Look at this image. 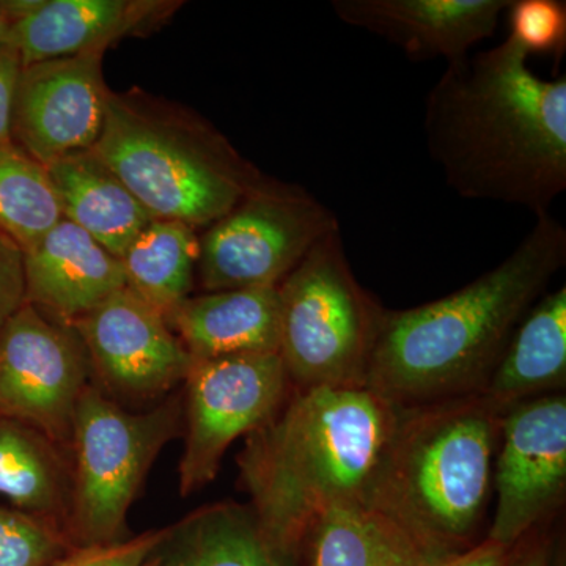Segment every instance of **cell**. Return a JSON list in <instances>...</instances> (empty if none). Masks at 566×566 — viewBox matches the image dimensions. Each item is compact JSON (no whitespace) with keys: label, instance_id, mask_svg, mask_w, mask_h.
I'll return each mask as SVG.
<instances>
[{"label":"cell","instance_id":"obj_32","mask_svg":"<svg viewBox=\"0 0 566 566\" xmlns=\"http://www.w3.org/2000/svg\"><path fill=\"white\" fill-rule=\"evenodd\" d=\"M7 28H9V24H7L6 18H3L2 10H0V41L3 40V35H6Z\"/></svg>","mask_w":566,"mask_h":566},{"label":"cell","instance_id":"obj_30","mask_svg":"<svg viewBox=\"0 0 566 566\" xmlns=\"http://www.w3.org/2000/svg\"><path fill=\"white\" fill-rule=\"evenodd\" d=\"M509 547L485 539L482 545L446 558L433 566H509Z\"/></svg>","mask_w":566,"mask_h":566},{"label":"cell","instance_id":"obj_6","mask_svg":"<svg viewBox=\"0 0 566 566\" xmlns=\"http://www.w3.org/2000/svg\"><path fill=\"white\" fill-rule=\"evenodd\" d=\"M279 292V356L297 390L365 387L381 323L354 277L340 232L329 234L286 275Z\"/></svg>","mask_w":566,"mask_h":566},{"label":"cell","instance_id":"obj_2","mask_svg":"<svg viewBox=\"0 0 566 566\" xmlns=\"http://www.w3.org/2000/svg\"><path fill=\"white\" fill-rule=\"evenodd\" d=\"M566 262V229L551 212L504 262L464 289L386 312L368 360L365 387L412 409L482 392L532 305Z\"/></svg>","mask_w":566,"mask_h":566},{"label":"cell","instance_id":"obj_21","mask_svg":"<svg viewBox=\"0 0 566 566\" xmlns=\"http://www.w3.org/2000/svg\"><path fill=\"white\" fill-rule=\"evenodd\" d=\"M0 494L20 512L66 532L71 469L55 442L32 424L0 416Z\"/></svg>","mask_w":566,"mask_h":566},{"label":"cell","instance_id":"obj_7","mask_svg":"<svg viewBox=\"0 0 566 566\" xmlns=\"http://www.w3.org/2000/svg\"><path fill=\"white\" fill-rule=\"evenodd\" d=\"M181 416L178 400L133 415L99 387L87 386L74 412L70 444L74 469L65 528L74 549L125 539L129 506L153 461L177 434Z\"/></svg>","mask_w":566,"mask_h":566},{"label":"cell","instance_id":"obj_29","mask_svg":"<svg viewBox=\"0 0 566 566\" xmlns=\"http://www.w3.org/2000/svg\"><path fill=\"white\" fill-rule=\"evenodd\" d=\"M21 71L20 54L10 44L0 41V144H13L11 117Z\"/></svg>","mask_w":566,"mask_h":566},{"label":"cell","instance_id":"obj_31","mask_svg":"<svg viewBox=\"0 0 566 566\" xmlns=\"http://www.w3.org/2000/svg\"><path fill=\"white\" fill-rule=\"evenodd\" d=\"M509 566H547V547H534L515 562H510Z\"/></svg>","mask_w":566,"mask_h":566},{"label":"cell","instance_id":"obj_26","mask_svg":"<svg viewBox=\"0 0 566 566\" xmlns=\"http://www.w3.org/2000/svg\"><path fill=\"white\" fill-rule=\"evenodd\" d=\"M509 36L528 57L549 55L562 61L566 51V3L564 0H512L506 10Z\"/></svg>","mask_w":566,"mask_h":566},{"label":"cell","instance_id":"obj_8","mask_svg":"<svg viewBox=\"0 0 566 566\" xmlns=\"http://www.w3.org/2000/svg\"><path fill=\"white\" fill-rule=\"evenodd\" d=\"M340 232L337 216L300 188L264 180L199 241L207 292L279 286L324 238Z\"/></svg>","mask_w":566,"mask_h":566},{"label":"cell","instance_id":"obj_3","mask_svg":"<svg viewBox=\"0 0 566 566\" xmlns=\"http://www.w3.org/2000/svg\"><path fill=\"white\" fill-rule=\"evenodd\" d=\"M401 408L367 387L297 390L238 455L264 534L293 554L337 504H368Z\"/></svg>","mask_w":566,"mask_h":566},{"label":"cell","instance_id":"obj_25","mask_svg":"<svg viewBox=\"0 0 566 566\" xmlns=\"http://www.w3.org/2000/svg\"><path fill=\"white\" fill-rule=\"evenodd\" d=\"M74 546L57 524L0 506V566H54Z\"/></svg>","mask_w":566,"mask_h":566},{"label":"cell","instance_id":"obj_11","mask_svg":"<svg viewBox=\"0 0 566 566\" xmlns=\"http://www.w3.org/2000/svg\"><path fill=\"white\" fill-rule=\"evenodd\" d=\"M495 461L497 501L488 538L512 547L560 501L566 485L564 395L526 400L501 419Z\"/></svg>","mask_w":566,"mask_h":566},{"label":"cell","instance_id":"obj_4","mask_svg":"<svg viewBox=\"0 0 566 566\" xmlns=\"http://www.w3.org/2000/svg\"><path fill=\"white\" fill-rule=\"evenodd\" d=\"M501 419L479 394L401 409L368 505L436 564L460 554L482 521Z\"/></svg>","mask_w":566,"mask_h":566},{"label":"cell","instance_id":"obj_13","mask_svg":"<svg viewBox=\"0 0 566 566\" xmlns=\"http://www.w3.org/2000/svg\"><path fill=\"white\" fill-rule=\"evenodd\" d=\"M71 326L84 342L92 370L111 392L155 397L185 381L192 357L161 312L129 286Z\"/></svg>","mask_w":566,"mask_h":566},{"label":"cell","instance_id":"obj_20","mask_svg":"<svg viewBox=\"0 0 566 566\" xmlns=\"http://www.w3.org/2000/svg\"><path fill=\"white\" fill-rule=\"evenodd\" d=\"M155 566H293V554L264 534L252 506L226 502L164 528Z\"/></svg>","mask_w":566,"mask_h":566},{"label":"cell","instance_id":"obj_15","mask_svg":"<svg viewBox=\"0 0 566 566\" xmlns=\"http://www.w3.org/2000/svg\"><path fill=\"white\" fill-rule=\"evenodd\" d=\"M24 282L25 303L69 324L126 286L120 259L69 219L24 251Z\"/></svg>","mask_w":566,"mask_h":566},{"label":"cell","instance_id":"obj_23","mask_svg":"<svg viewBox=\"0 0 566 566\" xmlns=\"http://www.w3.org/2000/svg\"><path fill=\"white\" fill-rule=\"evenodd\" d=\"M197 260L196 229L169 219L148 223L120 256L126 286L167 322L191 293Z\"/></svg>","mask_w":566,"mask_h":566},{"label":"cell","instance_id":"obj_1","mask_svg":"<svg viewBox=\"0 0 566 566\" xmlns=\"http://www.w3.org/2000/svg\"><path fill=\"white\" fill-rule=\"evenodd\" d=\"M428 153L469 200L547 214L566 189V76L545 80L506 36L447 63L428 93Z\"/></svg>","mask_w":566,"mask_h":566},{"label":"cell","instance_id":"obj_16","mask_svg":"<svg viewBox=\"0 0 566 566\" xmlns=\"http://www.w3.org/2000/svg\"><path fill=\"white\" fill-rule=\"evenodd\" d=\"M178 3L153 0H43L40 9L7 28L3 43L32 63L106 51L133 32L166 20Z\"/></svg>","mask_w":566,"mask_h":566},{"label":"cell","instance_id":"obj_5","mask_svg":"<svg viewBox=\"0 0 566 566\" xmlns=\"http://www.w3.org/2000/svg\"><path fill=\"white\" fill-rule=\"evenodd\" d=\"M92 151L156 219L210 227L264 180L211 125L142 95L109 93Z\"/></svg>","mask_w":566,"mask_h":566},{"label":"cell","instance_id":"obj_18","mask_svg":"<svg viewBox=\"0 0 566 566\" xmlns=\"http://www.w3.org/2000/svg\"><path fill=\"white\" fill-rule=\"evenodd\" d=\"M63 219L120 259L155 216L92 150L46 164Z\"/></svg>","mask_w":566,"mask_h":566},{"label":"cell","instance_id":"obj_17","mask_svg":"<svg viewBox=\"0 0 566 566\" xmlns=\"http://www.w3.org/2000/svg\"><path fill=\"white\" fill-rule=\"evenodd\" d=\"M169 324L192 360L279 353L277 286L189 296L170 316Z\"/></svg>","mask_w":566,"mask_h":566},{"label":"cell","instance_id":"obj_22","mask_svg":"<svg viewBox=\"0 0 566 566\" xmlns=\"http://www.w3.org/2000/svg\"><path fill=\"white\" fill-rule=\"evenodd\" d=\"M314 566H433L403 528L363 502L327 509L316 521Z\"/></svg>","mask_w":566,"mask_h":566},{"label":"cell","instance_id":"obj_27","mask_svg":"<svg viewBox=\"0 0 566 566\" xmlns=\"http://www.w3.org/2000/svg\"><path fill=\"white\" fill-rule=\"evenodd\" d=\"M163 534L164 528L114 545L74 549L54 566H155V551Z\"/></svg>","mask_w":566,"mask_h":566},{"label":"cell","instance_id":"obj_9","mask_svg":"<svg viewBox=\"0 0 566 566\" xmlns=\"http://www.w3.org/2000/svg\"><path fill=\"white\" fill-rule=\"evenodd\" d=\"M185 381L180 491L188 495L214 479L233 441L277 415L290 381L279 353L193 360Z\"/></svg>","mask_w":566,"mask_h":566},{"label":"cell","instance_id":"obj_19","mask_svg":"<svg viewBox=\"0 0 566 566\" xmlns=\"http://www.w3.org/2000/svg\"><path fill=\"white\" fill-rule=\"evenodd\" d=\"M566 376V286L545 293L517 324L483 387V400L504 412L528 397L564 385Z\"/></svg>","mask_w":566,"mask_h":566},{"label":"cell","instance_id":"obj_10","mask_svg":"<svg viewBox=\"0 0 566 566\" xmlns=\"http://www.w3.org/2000/svg\"><path fill=\"white\" fill-rule=\"evenodd\" d=\"M92 371L76 329L25 303L0 331V416L70 446Z\"/></svg>","mask_w":566,"mask_h":566},{"label":"cell","instance_id":"obj_24","mask_svg":"<svg viewBox=\"0 0 566 566\" xmlns=\"http://www.w3.org/2000/svg\"><path fill=\"white\" fill-rule=\"evenodd\" d=\"M62 219L46 167L17 145L0 144V232L24 252Z\"/></svg>","mask_w":566,"mask_h":566},{"label":"cell","instance_id":"obj_28","mask_svg":"<svg viewBox=\"0 0 566 566\" xmlns=\"http://www.w3.org/2000/svg\"><path fill=\"white\" fill-rule=\"evenodd\" d=\"M24 304V252L0 232V331Z\"/></svg>","mask_w":566,"mask_h":566},{"label":"cell","instance_id":"obj_12","mask_svg":"<svg viewBox=\"0 0 566 566\" xmlns=\"http://www.w3.org/2000/svg\"><path fill=\"white\" fill-rule=\"evenodd\" d=\"M103 50L24 66L14 95L11 140L46 166L92 150L106 120Z\"/></svg>","mask_w":566,"mask_h":566},{"label":"cell","instance_id":"obj_33","mask_svg":"<svg viewBox=\"0 0 566 566\" xmlns=\"http://www.w3.org/2000/svg\"><path fill=\"white\" fill-rule=\"evenodd\" d=\"M556 566H560V564H557Z\"/></svg>","mask_w":566,"mask_h":566},{"label":"cell","instance_id":"obj_14","mask_svg":"<svg viewBox=\"0 0 566 566\" xmlns=\"http://www.w3.org/2000/svg\"><path fill=\"white\" fill-rule=\"evenodd\" d=\"M512 0H334L335 17L389 41L411 61L447 63L493 39Z\"/></svg>","mask_w":566,"mask_h":566}]
</instances>
